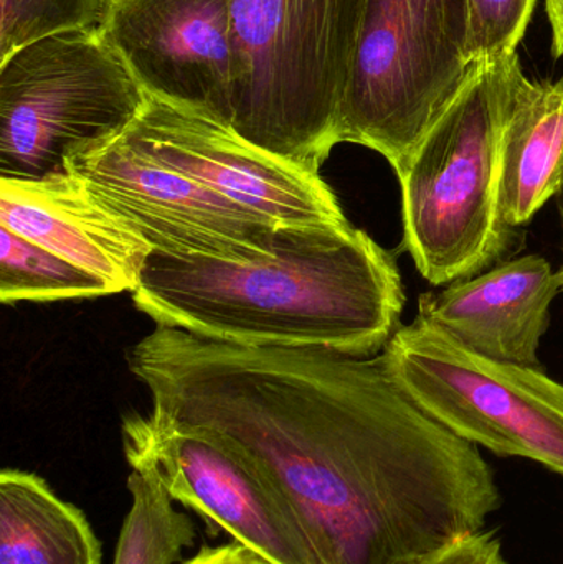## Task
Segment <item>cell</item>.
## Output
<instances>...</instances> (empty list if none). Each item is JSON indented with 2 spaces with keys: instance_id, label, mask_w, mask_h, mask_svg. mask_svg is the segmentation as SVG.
<instances>
[{
  "instance_id": "1",
  "label": "cell",
  "mask_w": 563,
  "mask_h": 564,
  "mask_svg": "<svg viewBox=\"0 0 563 564\" xmlns=\"http://www.w3.org/2000/svg\"><path fill=\"white\" fill-rule=\"evenodd\" d=\"M152 411L237 451L324 564H402L502 506L478 446L433 420L382 355L241 347L161 327L129 351Z\"/></svg>"
},
{
  "instance_id": "2",
  "label": "cell",
  "mask_w": 563,
  "mask_h": 564,
  "mask_svg": "<svg viewBox=\"0 0 563 564\" xmlns=\"http://www.w3.org/2000/svg\"><path fill=\"white\" fill-rule=\"evenodd\" d=\"M131 294L161 327L241 347L362 358L386 348L405 307L396 258L350 224L280 227L273 253L251 261L152 251Z\"/></svg>"
},
{
  "instance_id": "3",
  "label": "cell",
  "mask_w": 563,
  "mask_h": 564,
  "mask_svg": "<svg viewBox=\"0 0 563 564\" xmlns=\"http://www.w3.org/2000/svg\"><path fill=\"white\" fill-rule=\"evenodd\" d=\"M367 0H230L234 124L250 144L320 174Z\"/></svg>"
},
{
  "instance_id": "4",
  "label": "cell",
  "mask_w": 563,
  "mask_h": 564,
  "mask_svg": "<svg viewBox=\"0 0 563 564\" xmlns=\"http://www.w3.org/2000/svg\"><path fill=\"white\" fill-rule=\"evenodd\" d=\"M518 53L479 63L397 172L403 248L433 285L468 280L508 250L501 144Z\"/></svg>"
},
{
  "instance_id": "5",
  "label": "cell",
  "mask_w": 563,
  "mask_h": 564,
  "mask_svg": "<svg viewBox=\"0 0 563 564\" xmlns=\"http://www.w3.org/2000/svg\"><path fill=\"white\" fill-rule=\"evenodd\" d=\"M466 42V0H367L339 144L379 152L397 174L468 83Z\"/></svg>"
},
{
  "instance_id": "6",
  "label": "cell",
  "mask_w": 563,
  "mask_h": 564,
  "mask_svg": "<svg viewBox=\"0 0 563 564\" xmlns=\"http://www.w3.org/2000/svg\"><path fill=\"white\" fill-rule=\"evenodd\" d=\"M148 98L101 30L23 46L0 62V178L66 174L73 154L122 134Z\"/></svg>"
},
{
  "instance_id": "7",
  "label": "cell",
  "mask_w": 563,
  "mask_h": 564,
  "mask_svg": "<svg viewBox=\"0 0 563 564\" xmlns=\"http://www.w3.org/2000/svg\"><path fill=\"white\" fill-rule=\"evenodd\" d=\"M380 355L413 403L456 436L563 476V384L538 367L483 357L419 315Z\"/></svg>"
},
{
  "instance_id": "8",
  "label": "cell",
  "mask_w": 563,
  "mask_h": 564,
  "mask_svg": "<svg viewBox=\"0 0 563 564\" xmlns=\"http://www.w3.org/2000/svg\"><path fill=\"white\" fill-rule=\"evenodd\" d=\"M66 169L159 253L225 261L273 253L280 227L175 171L145 151L128 129L79 149Z\"/></svg>"
},
{
  "instance_id": "9",
  "label": "cell",
  "mask_w": 563,
  "mask_h": 564,
  "mask_svg": "<svg viewBox=\"0 0 563 564\" xmlns=\"http://www.w3.org/2000/svg\"><path fill=\"white\" fill-rule=\"evenodd\" d=\"M131 469L154 474L175 502L271 564H324L273 487L212 434L151 411L122 421Z\"/></svg>"
},
{
  "instance_id": "10",
  "label": "cell",
  "mask_w": 563,
  "mask_h": 564,
  "mask_svg": "<svg viewBox=\"0 0 563 564\" xmlns=\"http://www.w3.org/2000/svg\"><path fill=\"white\" fill-rule=\"evenodd\" d=\"M128 131L175 171L274 227L350 224L320 174L250 144L224 126L148 98Z\"/></svg>"
},
{
  "instance_id": "11",
  "label": "cell",
  "mask_w": 563,
  "mask_h": 564,
  "mask_svg": "<svg viewBox=\"0 0 563 564\" xmlns=\"http://www.w3.org/2000/svg\"><path fill=\"white\" fill-rule=\"evenodd\" d=\"M99 30L149 98L231 129L230 0H112Z\"/></svg>"
},
{
  "instance_id": "12",
  "label": "cell",
  "mask_w": 563,
  "mask_h": 564,
  "mask_svg": "<svg viewBox=\"0 0 563 564\" xmlns=\"http://www.w3.org/2000/svg\"><path fill=\"white\" fill-rule=\"evenodd\" d=\"M0 227L101 278L112 294L138 288L154 251L72 172L42 181L0 178Z\"/></svg>"
},
{
  "instance_id": "13",
  "label": "cell",
  "mask_w": 563,
  "mask_h": 564,
  "mask_svg": "<svg viewBox=\"0 0 563 564\" xmlns=\"http://www.w3.org/2000/svg\"><path fill=\"white\" fill-rule=\"evenodd\" d=\"M561 289L562 271L528 254L453 282L439 294L423 292L416 315L483 357L539 367V347Z\"/></svg>"
},
{
  "instance_id": "14",
  "label": "cell",
  "mask_w": 563,
  "mask_h": 564,
  "mask_svg": "<svg viewBox=\"0 0 563 564\" xmlns=\"http://www.w3.org/2000/svg\"><path fill=\"white\" fill-rule=\"evenodd\" d=\"M563 188V78L531 79L516 56L501 144V214L524 227Z\"/></svg>"
},
{
  "instance_id": "15",
  "label": "cell",
  "mask_w": 563,
  "mask_h": 564,
  "mask_svg": "<svg viewBox=\"0 0 563 564\" xmlns=\"http://www.w3.org/2000/svg\"><path fill=\"white\" fill-rule=\"evenodd\" d=\"M0 564H101L82 510L32 473L0 474Z\"/></svg>"
},
{
  "instance_id": "16",
  "label": "cell",
  "mask_w": 563,
  "mask_h": 564,
  "mask_svg": "<svg viewBox=\"0 0 563 564\" xmlns=\"http://www.w3.org/2000/svg\"><path fill=\"white\" fill-rule=\"evenodd\" d=\"M0 301L56 302L112 295L101 278L0 227Z\"/></svg>"
},
{
  "instance_id": "17",
  "label": "cell",
  "mask_w": 563,
  "mask_h": 564,
  "mask_svg": "<svg viewBox=\"0 0 563 564\" xmlns=\"http://www.w3.org/2000/svg\"><path fill=\"white\" fill-rule=\"evenodd\" d=\"M131 509L122 523L112 564H172L194 545L191 519L178 512L161 480L145 469L128 477Z\"/></svg>"
},
{
  "instance_id": "18",
  "label": "cell",
  "mask_w": 563,
  "mask_h": 564,
  "mask_svg": "<svg viewBox=\"0 0 563 564\" xmlns=\"http://www.w3.org/2000/svg\"><path fill=\"white\" fill-rule=\"evenodd\" d=\"M112 0H0V62L23 46L75 30H99Z\"/></svg>"
},
{
  "instance_id": "19",
  "label": "cell",
  "mask_w": 563,
  "mask_h": 564,
  "mask_svg": "<svg viewBox=\"0 0 563 564\" xmlns=\"http://www.w3.org/2000/svg\"><path fill=\"white\" fill-rule=\"evenodd\" d=\"M538 0H466L472 66L516 53L531 23Z\"/></svg>"
},
{
  "instance_id": "20",
  "label": "cell",
  "mask_w": 563,
  "mask_h": 564,
  "mask_svg": "<svg viewBox=\"0 0 563 564\" xmlns=\"http://www.w3.org/2000/svg\"><path fill=\"white\" fill-rule=\"evenodd\" d=\"M402 564H509L502 555V542L495 530H481L453 540L440 549L423 553Z\"/></svg>"
},
{
  "instance_id": "21",
  "label": "cell",
  "mask_w": 563,
  "mask_h": 564,
  "mask_svg": "<svg viewBox=\"0 0 563 564\" xmlns=\"http://www.w3.org/2000/svg\"><path fill=\"white\" fill-rule=\"evenodd\" d=\"M182 564H271L263 556L251 552L240 543L218 546V549H204L194 558Z\"/></svg>"
},
{
  "instance_id": "22",
  "label": "cell",
  "mask_w": 563,
  "mask_h": 564,
  "mask_svg": "<svg viewBox=\"0 0 563 564\" xmlns=\"http://www.w3.org/2000/svg\"><path fill=\"white\" fill-rule=\"evenodd\" d=\"M545 12L551 23L552 56L563 58V0H545Z\"/></svg>"
},
{
  "instance_id": "23",
  "label": "cell",
  "mask_w": 563,
  "mask_h": 564,
  "mask_svg": "<svg viewBox=\"0 0 563 564\" xmlns=\"http://www.w3.org/2000/svg\"><path fill=\"white\" fill-rule=\"evenodd\" d=\"M562 274H563V270H562Z\"/></svg>"
}]
</instances>
